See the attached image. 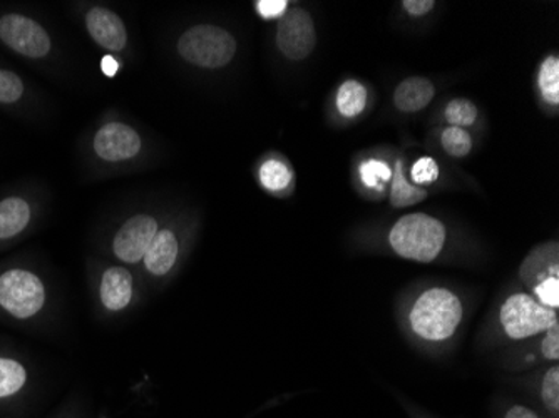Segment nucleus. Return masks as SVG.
I'll use <instances>...</instances> for the list:
<instances>
[{
    "instance_id": "nucleus-1",
    "label": "nucleus",
    "mask_w": 559,
    "mask_h": 418,
    "mask_svg": "<svg viewBox=\"0 0 559 418\" xmlns=\"http://www.w3.org/2000/svg\"><path fill=\"white\" fill-rule=\"evenodd\" d=\"M463 320L460 298L445 288H430L411 311V325L420 338L442 342L454 335Z\"/></svg>"
},
{
    "instance_id": "nucleus-30",
    "label": "nucleus",
    "mask_w": 559,
    "mask_h": 418,
    "mask_svg": "<svg viewBox=\"0 0 559 418\" xmlns=\"http://www.w3.org/2000/svg\"><path fill=\"white\" fill-rule=\"evenodd\" d=\"M506 418H538V415H536L535 411L530 410V408L520 407V405H518V407H513L508 411Z\"/></svg>"
},
{
    "instance_id": "nucleus-2",
    "label": "nucleus",
    "mask_w": 559,
    "mask_h": 418,
    "mask_svg": "<svg viewBox=\"0 0 559 418\" xmlns=\"http://www.w3.org/2000/svg\"><path fill=\"white\" fill-rule=\"evenodd\" d=\"M391 247L405 260L429 263L441 253L445 241V228L439 219L416 213L399 219L389 235Z\"/></svg>"
},
{
    "instance_id": "nucleus-14",
    "label": "nucleus",
    "mask_w": 559,
    "mask_h": 418,
    "mask_svg": "<svg viewBox=\"0 0 559 418\" xmlns=\"http://www.w3.org/2000/svg\"><path fill=\"white\" fill-rule=\"evenodd\" d=\"M435 97V86L424 77H409L399 84L394 94V103L399 111L419 112L429 106Z\"/></svg>"
},
{
    "instance_id": "nucleus-27",
    "label": "nucleus",
    "mask_w": 559,
    "mask_h": 418,
    "mask_svg": "<svg viewBox=\"0 0 559 418\" xmlns=\"http://www.w3.org/2000/svg\"><path fill=\"white\" fill-rule=\"evenodd\" d=\"M257 11L263 19H282L288 11L287 0H259Z\"/></svg>"
},
{
    "instance_id": "nucleus-24",
    "label": "nucleus",
    "mask_w": 559,
    "mask_h": 418,
    "mask_svg": "<svg viewBox=\"0 0 559 418\" xmlns=\"http://www.w3.org/2000/svg\"><path fill=\"white\" fill-rule=\"evenodd\" d=\"M535 295L543 307L556 310L559 307V276H549L539 282L535 286Z\"/></svg>"
},
{
    "instance_id": "nucleus-19",
    "label": "nucleus",
    "mask_w": 559,
    "mask_h": 418,
    "mask_svg": "<svg viewBox=\"0 0 559 418\" xmlns=\"http://www.w3.org/2000/svg\"><path fill=\"white\" fill-rule=\"evenodd\" d=\"M442 147L452 158H464L473 150V140L466 129L449 126L442 133Z\"/></svg>"
},
{
    "instance_id": "nucleus-3",
    "label": "nucleus",
    "mask_w": 559,
    "mask_h": 418,
    "mask_svg": "<svg viewBox=\"0 0 559 418\" xmlns=\"http://www.w3.org/2000/svg\"><path fill=\"white\" fill-rule=\"evenodd\" d=\"M181 58L200 68L218 69L234 59L237 43L230 33L216 25H197L178 40Z\"/></svg>"
},
{
    "instance_id": "nucleus-6",
    "label": "nucleus",
    "mask_w": 559,
    "mask_h": 418,
    "mask_svg": "<svg viewBox=\"0 0 559 418\" xmlns=\"http://www.w3.org/2000/svg\"><path fill=\"white\" fill-rule=\"evenodd\" d=\"M276 44L282 55L292 61H301L312 55L317 44L316 25L309 12L292 8L280 19Z\"/></svg>"
},
{
    "instance_id": "nucleus-11",
    "label": "nucleus",
    "mask_w": 559,
    "mask_h": 418,
    "mask_svg": "<svg viewBox=\"0 0 559 418\" xmlns=\"http://www.w3.org/2000/svg\"><path fill=\"white\" fill-rule=\"evenodd\" d=\"M100 301L106 310L121 311L133 300V275L122 266H111L103 273L99 288Z\"/></svg>"
},
{
    "instance_id": "nucleus-10",
    "label": "nucleus",
    "mask_w": 559,
    "mask_h": 418,
    "mask_svg": "<svg viewBox=\"0 0 559 418\" xmlns=\"http://www.w3.org/2000/svg\"><path fill=\"white\" fill-rule=\"evenodd\" d=\"M87 31L99 46L109 50H122L128 40L124 24L119 15L105 8L91 9L86 17Z\"/></svg>"
},
{
    "instance_id": "nucleus-28",
    "label": "nucleus",
    "mask_w": 559,
    "mask_h": 418,
    "mask_svg": "<svg viewBox=\"0 0 559 418\" xmlns=\"http://www.w3.org/2000/svg\"><path fill=\"white\" fill-rule=\"evenodd\" d=\"M548 335H546L545 342H543V354L549 360H558L559 358V325L558 322L552 323L549 326Z\"/></svg>"
},
{
    "instance_id": "nucleus-26",
    "label": "nucleus",
    "mask_w": 559,
    "mask_h": 418,
    "mask_svg": "<svg viewBox=\"0 0 559 418\" xmlns=\"http://www.w3.org/2000/svg\"><path fill=\"white\" fill-rule=\"evenodd\" d=\"M439 176L438 163L432 158H420L416 165L413 166V179L417 184H430L435 182Z\"/></svg>"
},
{
    "instance_id": "nucleus-17",
    "label": "nucleus",
    "mask_w": 559,
    "mask_h": 418,
    "mask_svg": "<svg viewBox=\"0 0 559 418\" xmlns=\"http://www.w3.org/2000/svg\"><path fill=\"white\" fill-rule=\"evenodd\" d=\"M367 91L357 81H347L342 84L337 94V108L347 118L360 115L366 109Z\"/></svg>"
},
{
    "instance_id": "nucleus-5",
    "label": "nucleus",
    "mask_w": 559,
    "mask_h": 418,
    "mask_svg": "<svg viewBox=\"0 0 559 418\" xmlns=\"http://www.w3.org/2000/svg\"><path fill=\"white\" fill-rule=\"evenodd\" d=\"M499 319L504 332L514 339L538 335L558 322L556 310L543 307L538 300L524 294L508 298L502 304Z\"/></svg>"
},
{
    "instance_id": "nucleus-7",
    "label": "nucleus",
    "mask_w": 559,
    "mask_h": 418,
    "mask_svg": "<svg viewBox=\"0 0 559 418\" xmlns=\"http://www.w3.org/2000/svg\"><path fill=\"white\" fill-rule=\"evenodd\" d=\"M0 39L25 58L40 59L49 55V34L25 15L9 14L0 19Z\"/></svg>"
},
{
    "instance_id": "nucleus-22",
    "label": "nucleus",
    "mask_w": 559,
    "mask_h": 418,
    "mask_svg": "<svg viewBox=\"0 0 559 418\" xmlns=\"http://www.w3.org/2000/svg\"><path fill=\"white\" fill-rule=\"evenodd\" d=\"M360 178L369 188H380L392 179V169L385 163L369 159L360 166Z\"/></svg>"
},
{
    "instance_id": "nucleus-16",
    "label": "nucleus",
    "mask_w": 559,
    "mask_h": 418,
    "mask_svg": "<svg viewBox=\"0 0 559 418\" xmlns=\"http://www.w3.org/2000/svg\"><path fill=\"white\" fill-rule=\"evenodd\" d=\"M391 203L394 207H409L414 204L423 203L427 198V191L423 188L411 184L404 175V165L401 159L395 163L392 171Z\"/></svg>"
},
{
    "instance_id": "nucleus-21",
    "label": "nucleus",
    "mask_w": 559,
    "mask_h": 418,
    "mask_svg": "<svg viewBox=\"0 0 559 418\" xmlns=\"http://www.w3.org/2000/svg\"><path fill=\"white\" fill-rule=\"evenodd\" d=\"M445 119L454 128H466L477 119V109L469 99H454L445 108Z\"/></svg>"
},
{
    "instance_id": "nucleus-8",
    "label": "nucleus",
    "mask_w": 559,
    "mask_h": 418,
    "mask_svg": "<svg viewBox=\"0 0 559 418\" xmlns=\"http://www.w3.org/2000/svg\"><path fill=\"white\" fill-rule=\"evenodd\" d=\"M158 223L151 216L140 215L128 219L116 232L112 251L124 263L136 265L143 261L151 241L158 232Z\"/></svg>"
},
{
    "instance_id": "nucleus-4",
    "label": "nucleus",
    "mask_w": 559,
    "mask_h": 418,
    "mask_svg": "<svg viewBox=\"0 0 559 418\" xmlns=\"http://www.w3.org/2000/svg\"><path fill=\"white\" fill-rule=\"evenodd\" d=\"M46 304V286L36 273L14 268L0 275V308L15 320H29Z\"/></svg>"
},
{
    "instance_id": "nucleus-15",
    "label": "nucleus",
    "mask_w": 559,
    "mask_h": 418,
    "mask_svg": "<svg viewBox=\"0 0 559 418\" xmlns=\"http://www.w3.org/2000/svg\"><path fill=\"white\" fill-rule=\"evenodd\" d=\"M31 222V207L21 198L0 201V241L11 240Z\"/></svg>"
},
{
    "instance_id": "nucleus-20",
    "label": "nucleus",
    "mask_w": 559,
    "mask_h": 418,
    "mask_svg": "<svg viewBox=\"0 0 559 418\" xmlns=\"http://www.w3.org/2000/svg\"><path fill=\"white\" fill-rule=\"evenodd\" d=\"M260 179L270 191H282L290 184L292 172L284 163L270 159L260 169Z\"/></svg>"
},
{
    "instance_id": "nucleus-9",
    "label": "nucleus",
    "mask_w": 559,
    "mask_h": 418,
    "mask_svg": "<svg viewBox=\"0 0 559 418\" xmlns=\"http://www.w3.org/2000/svg\"><path fill=\"white\" fill-rule=\"evenodd\" d=\"M141 140L136 131L126 124H108L97 131L94 151L106 162H124L140 153Z\"/></svg>"
},
{
    "instance_id": "nucleus-23",
    "label": "nucleus",
    "mask_w": 559,
    "mask_h": 418,
    "mask_svg": "<svg viewBox=\"0 0 559 418\" xmlns=\"http://www.w3.org/2000/svg\"><path fill=\"white\" fill-rule=\"evenodd\" d=\"M24 94V84L14 72L0 69V103L11 104L21 99Z\"/></svg>"
},
{
    "instance_id": "nucleus-31",
    "label": "nucleus",
    "mask_w": 559,
    "mask_h": 418,
    "mask_svg": "<svg viewBox=\"0 0 559 418\" xmlns=\"http://www.w3.org/2000/svg\"><path fill=\"white\" fill-rule=\"evenodd\" d=\"M100 68H103V72H105L106 75H109V77H112V75L118 72L119 64L116 59L109 58V56H106L105 59H103V62H100Z\"/></svg>"
},
{
    "instance_id": "nucleus-18",
    "label": "nucleus",
    "mask_w": 559,
    "mask_h": 418,
    "mask_svg": "<svg viewBox=\"0 0 559 418\" xmlns=\"http://www.w3.org/2000/svg\"><path fill=\"white\" fill-rule=\"evenodd\" d=\"M539 89L546 103L559 104V59L551 56L546 58L539 69Z\"/></svg>"
},
{
    "instance_id": "nucleus-12",
    "label": "nucleus",
    "mask_w": 559,
    "mask_h": 418,
    "mask_svg": "<svg viewBox=\"0 0 559 418\" xmlns=\"http://www.w3.org/2000/svg\"><path fill=\"white\" fill-rule=\"evenodd\" d=\"M180 253V244L176 240L175 232L169 229H162L151 241L143 263L147 273L155 276H165L175 268L176 260Z\"/></svg>"
},
{
    "instance_id": "nucleus-25",
    "label": "nucleus",
    "mask_w": 559,
    "mask_h": 418,
    "mask_svg": "<svg viewBox=\"0 0 559 418\" xmlns=\"http://www.w3.org/2000/svg\"><path fill=\"white\" fill-rule=\"evenodd\" d=\"M543 401H545L546 407L549 410L558 414L559 411V369L549 370L546 373L545 382H543Z\"/></svg>"
},
{
    "instance_id": "nucleus-13",
    "label": "nucleus",
    "mask_w": 559,
    "mask_h": 418,
    "mask_svg": "<svg viewBox=\"0 0 559 418\" xmlns=\"http://www.w3.org/2000/svg\"><path fill=\"white\" fill-rule=\"evenodd\" d=\"M29 383V373L21 361L0 357V410L11 408L21 395L25 394Z\"/></svg>"
},
{
    "instance_id": "nucleus-29",
    "label": "nucleus",
    "mask_w": 559,
    "mask_h": 418,
    "mask_svg": "<svg viewBox=\"0 0 559 418\" xmlns=\"http://www.w3.org/2000/svg\"><path fill=\"white\" fill-rule=\"evenodd\" d=\"M405 11L409 12L411 15H416V17H420V15L429 14L432 9H435V0H404L402 2Z\"/></svg>"
}]
</instances>
